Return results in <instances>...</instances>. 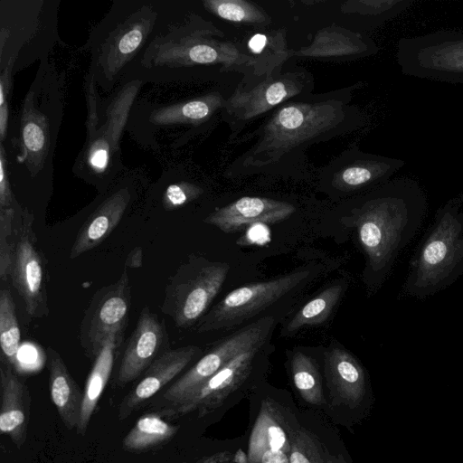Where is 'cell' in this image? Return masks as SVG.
Masks as SVG:
<instances>
[{
    "mask_svg": "<svg viewBox=\"0 0 463 463\" xmlns=\"http://www.w3.org/2000/svg\"><path fill=\"white\" fill-rule=\"evenodd\" d=\"M64 79L49 60L40 61L3 143L12 178L32 182L52 179L53 156L64 115Z\"/></svg>",
    "mask_w": 463,
    "mask_h": 463,
    "instance_id": "obj_1",
    "label": "cell"
},
{
    "mask_svg": "<svg viewBox=\"0 0 463 463\" xmlns=\"http://www.w3.org/2000/svg\"><path fill=\"white\" fill-rule=\"evenodd\" d=\"M428 208L420 184L409 177L385 182L354 210V224L375 281L390 271L418 232Z\"/></svg>",
    "mask_w": 463,
    "mask_h": 463,
    "instance_id": "obj_2",
    "label": "cell"
},
{
    "mask_svg": "<svg viewBox=\"0 0 463 463\" xmlns=\"http://www.w3.org/2000/svg\"><path fill=\"white\" fill-rule=\"evenodd\" d=\"M175 22L166 2L114 1L81 48L90 54L88 71L97 86L111 91L121 84L150 42Z\"/></svg>",
    "mask_w": 463,
    "mask_h": 463,
    "instance_id": "obj_3",
    "label": "cell"
},
{
    "mask_svg": "<svg viewBox=\"0 0 463 463\" xmlns=\"http://www.w3.org/2000/svg\"><path fill=\"white\" fill-rule=\"evenodd\" d=\"M215 33L216 28L196 14L172 23L150 42L123 81L166 83L181 80L184 72L197 66L249 65L245 53L231 43L213 39Z\"/></svg>",
    "mask_w": 463,
    "mask_h": 463,
    "instance_id": "obj_4",
    "label": "cell"
},
{
    "mask_svg": "<svg viewBox=\"0 0 463 463\" xmlns=\"http://www.w3.org/2000/svg\"><path fill=\"white\" fill-rule=\"evenodd\" d=\"M462 274L463 192L437 210L411 260L404 291L423 298L448 288Z\"/></svg>",
    "mask_w": 463,
    "mask_h": 463,
    "instance_id": "obj_5",
    "label": "cell"
},
{
    "mask_svg": "<svg viewBox=\"0 0 463 463\" xmlns=\"http://www.w3.org/2000/svg\"><path fill=\"white\" fill-rule=\"evenodd\" d=\"M144 83L140 80L123 81L112 95L100 100L99 123L93 129L86 131L85 142L72 172L101 191L125 173L120 139Z\"/></svg>",
    "mask_w": 463,
    "mask_h": 463,
    "instance_id": "obj_6",
    "label": "cell"
},
{
    "mask_svg": "<svg viewBox=\"0 0 463 463\" xmlns=\"http://www.w3.org/2000/svg\"><path fill=\"white\" fill-rule=\"evenodd\" d=\"M58 9L55 0H1L0 71L9 61L15 73L49 60L59 41Z\"/></svg>",
    "mask_w": 463,
    "mask_h": 463,
    "instance_id": "obj_7",
    "label": "cell"
},
{
    "mask_svg": "<svg viewBox=\"0 0 463 463\" xmlns=\"http://www.w3.org/2000/svg\"><path fill=\"white\" fill-rule=\"evenodd\" d=\"M344 113L336 101L292 103L278 110L260 130L250 157V165H267L302 144L335 128Z\"/></svg>",
    "mask_w": 463,
    "mask_h": 463,
    "instance_id": "obj_8",
    "label": "cell"
},
{
    "mask_svg": "<svg viewBox=\"0 0 463 463\" xmlns=\"http://www.w3.org/2000/svg\"><path fill=\"white\" fill-rule=\"evenodd\" d=\"M229 272V263L190 256L165 287L162 313L178 328L193 326L205 315Z\"/></svg>",
    "mask_w": 463,
    "mask_h": 463,
    "instance_id": "obj_9",
    "label": "cell"
},
{
    "mask_svg": "<svg viewBox=\"0 0 463 463\" xmlns=\"http://www.w3.org/2000/svg\"><path fill=\"white\" fill-rule=\"evenodd\" d=\"M396 60L406 76L463 84V32L439 30L402 37Z\"/></svg>",
    "mask_w": 463,
    "mask_h": 463,
    "instance_id": "obj_10",
    "label": "cell"
},
{
    "mask_svg": "<svg viewBox=\"0 0 463 463\" xmlns=\"http://www.w3.org/2000/svg\"><path fill=\"white\" fill-rule=\"evenodd\" d=\"M308 269H299L269 280L251 283L229 292L197 323L196 331L233 327L258 315L294 288L309 276Z\"/></svg>",
    "mask_w": 463,
    "mask_h": 463,
    "instance_id": "obj_11",
    "label": "cell"
},
{
    "mask_svg": "<svg viewBox=\"0 0 463 463\" xmlns=\"http://www.w3.org/2000/svg\"><path fill=\"white\" fill-rule=\"evenodd\" d=\"M274 325L273 317H264L222 339L165 390L161 395L165 402V407H173L184 402L239 354L262 347Z\"/></svg>",
    "mask_w": 463,
    "mask_h": 463,
    "instance_id": "obj_12",
    "label": "cell"
},
{
    "mask_svg": "<svg viewBox=\"0 0 463 463\" xmlns=\"http://www.w3.org/2000/svg\"><path fill=\"white\" fill-rule=\"evenodd\" d=\"M131 298V286L126 269L116 282L95 292L79 329V341L88 357L94 359L97 356L110 332L126 329Z\"/></svg>",
    "mask_w": 463,
    "mask_h": 463,
    "instance_id": "obj_13",
    "label": "cell"
},
{
    "mask_svg": "<svg viewBox=\"0 0 463 463\" xmlns=\"http://www.w3.org/2000/svg\"><path fill=\"white\" fill-rule=\"evenodd\" d=\"M31 214H23V223L15 241L10 277L24 303L28 316L34 318L49 314L45 285V265L36 247Z\"/></svg>",
    "mask_w": 463,
    "mask_h": 463,
    "instance_id": "obj_14",
    "label": "cell"
},
{
    "mask_svg": "<svg viewBox=\"0 0 463 463\" xmlns=\"http://www.w3.org/2000/svg\"><path fill=\"white\" fill-rule=\"evenodd\" d=\"M260 348L239 354L184 402L173 407L163 408L160 412L170 418L194 411H197L198 417H203L211 412L247 380Z\"/></svg>",
    "mask_w": 463,
    "mask_h": 463,
    "instance_id": "obj_15",
    "label": "cell"
},
{
    "mask_svg": "<svg viewBox=\"0 0 463 463\" xmlns=\"http://www.w3.org/2000/svg\"><path fill=\"white\" fill-rule=\"evenodd\" d=\"M169 348L164 320L145 306L128 338L118 367L116 383L125 386L137 379Z\"/></svg>",
    "mask_w": 463,
    "mask_h": 463,
    "instance_id": "obj_16",
    "label": "cell"
},
{
    "mask_svg": "<svg viewBox=\"0 0 463 463\" xmlns=\"http://www.w3.org/2000/svg\"><path fill=\"white\" fill-rule=\"evenodd\" d=\"M139 174L124 173L113 190L102 200L79 231L71 249L75 259L99 244L111 233L122 219L134 196V181Z\"/></svg>",
    "mask_w": 463,
    "mask_h": 463,
    "instance_id": "obj_17",
    "label": "cell"
},
{
    "mask_svg": "<svg viewBox=\"0 0 463 463\" xmlns=\"http://www.w3.org/2000/svg\"><path fill=\"white\" fill-rule=\"evenodd\" d=\"M200 348L187 345L169 349L157 357L143 373L137 384L122 399L118 412L119 420L130 414L171 383L200 353Z\"/></svg>",
    "mask_w": 463,
    "mask_h": 463,
    "instance_id": "obj_18",
    "label": "cell"
},
{
    "mask_svg": "<svg viewBox=\"0 0 463 463\" xmlns=\"http://www.w3.org/2000/svg\"><path fill=\"white\" fill-rule=\"evenodd\" d=\"M224 104L226 102L220 94L211 93L186 101L153 107L146 113L141 111L134 118H129L128 124H134L132 130L138 137L143 135L148 137L152 131L163 128L204 123Z\"/></svg>",
    "mask_w": 463,
    "mask_h": 463,
    "instance_id": "obj_19",
    "label": "cell"
},
{
    "mask_svg": "<svg viewBox=\"0 0 463 463\" xmlns=\"http://www.w3.org/2000/svg\"><path fill=\"white\" fill-rule=\"evenodd\" d=\"M295 211V206L287 202L244 196L214 210L203 222L225 233H232L241 231L247 225L280 222L290 217Z\"/></svg>",
    "mask_w": 463,
    "mask_h": 463,
    "instance_id": "obj_20",
    "label": "cell"
},
{
    "mask_svg": "<svg viewBox=\"0 0 463 463\" xmlns=\"http://www.w3.org/2000/svg\"><path fill=\"white\" fill-rule=\"evenodd\" d=\"M0 430L21 449L27 437L31 396L25 383L9 365L0 366Z\"/></svg>",
    "mask_w": 463,
    "mask_h": 463,
    "instance_id": "obj_21",
    "label": "cell"
},
{
    "mask_svg": "<svg viewBox=\"0 0 463 463\" xmlns=\"http://www.w3.org/2000/svg\"><path fill=\"white\" fill-rule=\"evenodd\" d=\"M325 373L333 394L342 402L355 407L366 393V376L355 357L339 347H333L325 354Z\"/></svg>",
    "mask_w": 463,
    "mask_h": 463,
    "instance_id": "obj_22",
    "label": "cell"
},
{
    "mask_svg": "<svg viewBox=\"0 0 463 463\" xmlns=\"http://www.w3.org/2000/svg\"><path fill=\"white\" fill-rule=\"evenodd\" d=\"M301 87L303 85L297 77L265 80L250 91L238 90L226 101L227 112L238 119H250L298 94Z\"/></svg>",
    "mask_w": 463,
    "mask_h": 463,
    "instance_id": "obj_23",
    "label": "cell"
},
{
    "mask_svg": "<svg viewBox=\"0 0 463 463\" xmlns=\"http://www.w3.org/2000/svg\"><path fill=\"white\" fill-rule=\"evenodd\" d=\"M124 334L125 329L123 328L110 332L94 358L83 390L80 418L76 429L79 435L84 436L88 430L90 419L111 375L118 349L123 343Z\"/></svg>",
    "mask_w": 463,
    "mask_h": 463,
    "instance_id": "obj_24",
    "label": "cell"
},
{
    "mask_svg": "<svg viewBox=\"0 0 463 463\" xmlns=\"http://www.w3.org/2000/svg\"><path fill=\"white\" fill-rule=\"evenodd\" d=\"M49 390L52 403L63 425L76 430L80 418L83 391L70 373L61 354L52 346L47 347Z\"/></svg>",
    "mask_w": 463,
    "mask_h": 463,
    "instance_id": "obj_25",
    "label": "cell"
},
{
    "mask_svg": "<svg viewBox=\"0 0 463 463\" xmlns=\"http://www.w3.org/2000/svg\"><path fill=\"white\" fill-rule=\"evenodd\" d=\"M267 450H283L289 453L290 434H288L280 414L269 404H264L253 426L248 449V463H260Z\"/></svg>",
    "mask_w": 463,
    "mask_h": 463,
    "instance_id": "obj_26",
    "label": "cell"
},
{
    "mask_svg": "<svg viewBox=\"0 0 463 463\" xmlns=\"http://www.w3.org/2000/svg\"><path fill=\"white\" fill-rule=\"evenodd\" d=\"M158 411L140 416L122 440L123 449L129 452H146L164 445L174 438L179 429L163 418Z\"/></svg>",
    "mask_w": 463,
    "mask_h": 463,
    "instance_id": "obj_27",
    "label": "cell"
},
{
    "mask_svg": "<svg viewBox=\"0 0 463 463\" xmlns=\"http://www.w3.org/2000/svg\"><path fill=\"white\" fill-rule=\"evenodd\" d=\"M345 288L343 283H335L322 290L295 314L285 327L284 335L289 336L306 326L324 323L340 300Z\"/></svg>",
    "mask_w": 463,
    "mask_h": 463,
    "instance_id": "obj_28",
    "label": "cell"
},
{
    "mask_svg": "<svg viewBox=\"0 0 463 463\" xmlns=\"http://www.w3.org/2000/svg\"><path fill=\"white\" fill-rule=\"evenodd\" d=\"M21 344V332L18 324L15 304L7 288L0 291V345L2 362L17 371L19 367L18 351Z\"/></svg>",
    "mask_w": 463,
    "mask_h": 463,
    "instance_id": "obj_29",
    "label": "cell"
},
{
    "mask_svg": "<svg viewBox=\"0 0 463 463\" xmlns=\"http://www.w3.org/2000/svg\"><path fill=\"white\" fill-rule=\"evenodd\" d=\"M248 48L251 55L247 56L249 65L255 68L258 75L263 74L264 66L266 73L283 62L288 56L287 44L283 36L279 33L254 34L248 43ZM256 72V73H257Z\"/></svg>",
    "mask_w": 463,
    "mask_h": 463,
    "instance_id": "obj_30",
    "label": "cell"
},
{
    "mask_svg": "<svg viewBox=\"0 0 463 463\" xmlns=\"http://www.w3.org/2000/svg\"><path fill=\"white\" fill-rule=\"evenodd\" d=\"M295 388L301 398L311 405L325 402L320 374L315 361L302 352H297L290 362Z\"/></svg>",
    "mask_w": 463,
    "mask_h": 463,
    "instance_id": "obj_31",
    "label": "cell"
},
{
    "mask_svg": "<svg viewBox=\"0 0 463 463\" xmlns=\"http://www.w3.org/2000/svg\"><path fill=\"white\" fill-rule=\"evenodd\" d=\"M204 8L229 22L266 24V13L252 3L243 0H205Z\"/></svg>",
    "mask_w": 463,
    "mask_h": 463,
    "instance_id": "obj_32",
    "label": "cell"
},
{
    "mask_svg": "<svg viewBox=\"0 0 463 463\" xmlns=\"http://www.w3.org/2000/svg\"><path fill=\"white\" fill-rule=\"evenodd\" d=\"M162 176L165 180L161 195V205L165 211L184 207L203 194V189L194 183L185 180L170 181L166 172Z\"/></svg>",
    "mask_w": 463,
    "mask_h": 463,
    "instance_id": "obj_33",
    "label": "cell"
},
{
    "mask_svg": "<svg viewBox=\"0 0 463 463\" xmlns=\"http://www.w3.org/2000/svg\"><path fill=\"white\" fill-rule=\"evenodd\" d=\"M22 207L17 204L7 209H0V279L5 281L10 275L13 253L15 243L13 242V224L17 212Z\"/></svg>",
    "mask_w": 463,
    "mask_h": 463,
    "instance_id": "obj_34",
    "label": "cell"
},
{
    "mask_svg": "<svg viewBox=\"0 0 463 463\" xmlns=\"http://www.w3.org/2000/svg\"><path fill=\"white\" fill-rule=\"evenodd\" d=\"M290 463H326V456L317 439L304 430L290 434Z\"/></svg>",
    "mask_w": 463,
    "mask_h": 463,
    "instance_id": "obj_35",
    "label": "cell"
},
{
    "mask_svg": "<svg viewBox=\"0 0 463 463\" xmlns=\"http://www.w3.org/2000/svg\"><path fill=\"white\" fill-rule=\"evenodd\" d=\"M14 62L0 71V143L5 139L10 122V103L14 86Z\"/></svg>",
    "mask_w": 463,
    "mask_h": 463,
    "instance_id": "obj_36",
    "label": "cell"
},
{
    "mask_svg": "<svg viewBox=\"0 0 463 463\" xmlns=\"http://www.w3.org/2000/svg\"><path fill=\"white\" fill-rule=\"evenodd\" d=\"M17 204L11 185L5 147L0 144V209L11 208Z\"/></svg>",
    "mask_w": 463,
    "mask_h": 463,
    "instance_id": "obj_37",
    "label": "cell"
},
{
    "mask_svg": "<svg viewBox=\"0 0 463 463\" xmlns=\"http://www.w3.org/2000/svg\"><path fill=\"white\" fill-rule=\"evenodd\" d=\"M288 454L283 450H267L262 455L260 463H290Z\"/></svg>",
    "mask_w": 463,
    "mask_h": 463,
    "instance_id": "obj_38",
    "label": "cell"
},
{
    "mask_svg": "<svg viewBox=\"0 0 463 463\" xmlns=\"http://www.w3.org/2000/svg\"><path fill=\"white\" fill-rule=\"evenodd\" d=\"M233 458L234 456L230 451H222L204 457L195 463H232Z\"/></svg>",
    "mask_w": 463,
    "mask_h": 463,
    "instance_id": "obj_39",
    "label": "cell"
},
{
    "mask_svg": "<svg viewBox=\"0 0 463 463\" xmlns=\"http://www.w3.org/2000/svg\"><path fill=\"white\" fill-rule=\"evenodd\" d=\"M143 265V250L140 246L135 247L128 254L125 261V267L140 268Z\"/></svg>",
    "mask_w": 463,
    "mask_h": 463,
    "instance_id": "obj_40",
    "label": "cell"
},
{
    "mask_svg": "<svg viewBox=\"0 0 463 463\" xmlns=\"http://www.w3.org/2000/svg\"><path fill=\"white\" fill-rule=\"evenodd\" d=\"M326 463H339V461L328 453H325Z\"/></svg>",
    "mask_w": 463,
    "mask_h": 463,
    "instance_id": "obj_41",
    "label": "cell"
}]
</instances>
